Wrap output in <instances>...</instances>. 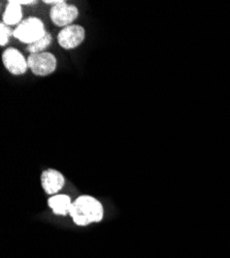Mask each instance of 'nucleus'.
Listing matches in <instances>:
<instances>
[{
    "label": "nucleus",
    "mask_w": 230,
    "mask_h": 258,
    "mask_svg": "<svg viewBox=\"0 0 230 258\" xmlns=\"http://www.w3.org/2000/svg\"><path fill=\"white\" fill-rule=\"evenodd\" d=\"M69 215L74 224L87 226L91 223L100 222L103 219L104 210L102 204L95 198L81 196L73 201Z\"/></svg>",
    "instance_id": "f257e3e1"
},
{
    "label": "nucleus",
    "mask_w": 230,
    "mask_h": 258,
    "mask_svg": "<svg viewBox=\"0 0 230 258\" xmlns=\"http://www.w3.org/2000/svg\"><path fill=\"white\" fill-rule=\"evenodd\" d=\"M47 33L43 21L38 18L31 17L23 20L14 30L13 35L21 42L28 46L43 38Z\"/></svg>",
    "instance_id": "f03ea898"
},
{
    "label": "nucleus",
    "mask_w": 230,
    "mask_h": 258,
    "mask_svg": "<svg viewBox=\"0 0 230 258\" xmlns=\"http://www.w3.org/2000/svg\"><path fill=\"white\" fill-rule=\"evenodd\" d=\"M27 62L29 70L38 77L49 76L57 69V58L50 52L30 54Z\"/></svg>",
    "instance_id": "7ed1b4c3"
},
{
    "label": "nucleus",
    "mask_w": 230,
    "mask_h": 258,
    "mask_svg": "<svg viewBox=\"0 0 230 258\" xmlns=\"http://www.w3.org/2000/svg\"><path fill=\"white\" fill-rule=\"evenodd\" d=\"M85 28L80 25H69L62 28L57 36L58 44L65 50H72L78 48L85 39Z\"/></svg>",
    "instance_id": "20e7f679"
},
{
    "label": "nucleus",
    "mask_w": 230,
    "mask_h": 258,
    "mask_svg": "<svg viewBox=\"0 0 230 258\" xmlns=\"http://www.w3.org/2000/svg\"><path fill=\"white\" fill-rule=\"evenodd\" d=\"M79 17V10L75 6L63 4L52 7L50 12V18L52 22L58 27H67L72 25V22Z\"/></svg>",
    "instance_id": "39448f33"
},
{
    "label": "nucleus",
    "mask_w": 230,
    "mask_h": 258,
    "mask_svg": "<svg viewBox=\"0 0 230 258\" xmlns=\"http://www.w3.org/2000/svg\"><path fill=\"white\" fill-rule=\"evenodd\" d=\"M3 63L8 72L14 76H21L29 70L27 59L15 48H9L4 52Z\"/></svg>",
    "instance_id": "423d86ee"
},
{
    "label": "nucleus",
    "mask_w": 230,
    "mask_h": 258,
    "mask_svg": "<svg viewBox=\"0 0 230 258\" xmlns=\"http://www.w3.org/2000/svg\"><path fill=\"white\" fill-rule=\"evenodd\" d=\"M41 186L47 195L55 196L58 195V192L64 187L65 185V178L60 171L48 168L43 171L41 174Z\"/></svg>",
    "instance_id": "0eeeda50"
},
{
    "label": "nucleus",
    "mask_w": 230,
    "mask_h": 258,
    "mask_svg": "<svg viewBox=\"0 0 230 258\" xmlns=\"http://www.w3.org/2000/svg\"><path fill=\"white\" fill-rule=\"evenodd\" d=\"M72 203L73 202L70 197L66 195H55L48 201V205L52 209L53 213L55 215H59V216L69 215Z\"/></svg>",
    "instance_id": "6e6552de"
},
{
    "label": "nucleus",
    "mask_w": 230,
    "mask_h": 258,
    "mask_svg": "<svg viewBox=\"0 0 230 258\" xmlns=\"http://www.w3.org/2000/svg\"><path fill=\"white\" fill-rule=\"evenodd\" d=\"M22 6L15 3V0H9L8 6L3 16V23L8 26L17 25L22 22Z\"/></svg>",
    "instance_id": "1a4fd4ad"
},
{
    "label": "nucleus",
    "mask_w": 230,
    "mask_h": 258,
    "mask_svg": "<svg viewBox=\"0 0 230 258\" xmlns=\"http://www.w3.org/2000/svg\"><path fill=\"white\" fill-rule=\"evenodd\" d=\"M52 40H53L52 34L47 31V33L45 34V36H44L43 38H40L39 40L33 42V44L27 46V51H28L30 54L46 52L45 50L51 46Z\"/></svg>",
    "instance_id": "9d476101"
},
{
    "label": "nucleus",
    "mask_w": 230,
    "mask_h": 258,
    "mask_svg": "<svg viewBox=\"0 0 230 258\" xmlns=\"http://www.w3.org/2000/svg\"><path fill=\"white\" fill-rule=\"evenodd\" d=\"M13 33H14V31H12L8 25H6L5 23L0 24V35H2L0 36V46L2 47L6 46L9 42L10 37Z\"/></svg>",
    "instance_id": "9b49d317"
},
{
    "label": "nucleus",
    "mask_w": 230,
    "mask_h": 258,
    "mask_svg": "<svg viewBox=\"0 0 230 258\" xmlns=\"http://www.w3.org/2000/svg\"><path fill=\"white\" fill-rule=\"evenodd\" d=\"M15 3L20 6H30V5L37 4V2H35V0H15Z\"/></svg>",
    "instance_id": "f8f14e48"
},
{
    "label": "nucleus",
    "mask_w": 230,
    "mask_h": 258,
    "mask_svg": "<svg viewBox=\"0 0 230 258\" xmlns=\"http://www.w3.org/2000/svg\"><path fill=\"white\" fill-rule=\"evenodd\" d=\"M63 3H64V0H45V2H44V4L52 6V7H55L57 5L63 4Z\"/></svg>",
    "instance_id": "ddd939ff"
}]
</instances>
